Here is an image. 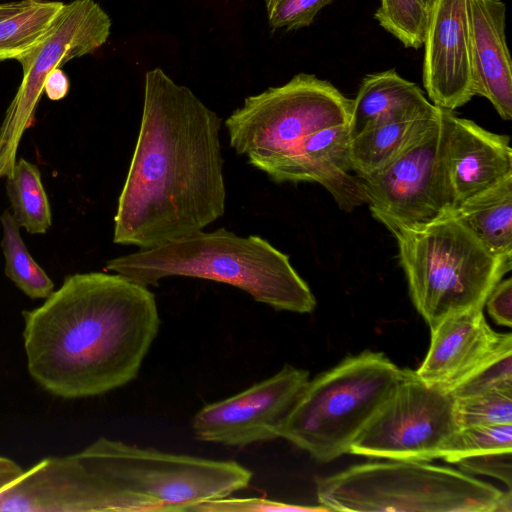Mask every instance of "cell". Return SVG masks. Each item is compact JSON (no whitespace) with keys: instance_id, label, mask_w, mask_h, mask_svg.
<instances>
[{"instance_id":"6da1fadb","label":"cell","mask_w":512,"mask_h":512,"mask_svg":"<svg viewBox=\"0 0 512 512\" xmlns=\"http://www.w3.org/2000/svg\"><path fill=\"white\" fill-rule=\"evenodd\" d=\"M221 124L163 70L146 73L140 128L114 217L115 244L154 248L223 216Z\"/></svg>"},{"instance_id":"7a4b0ae2","label":"cell","mask_w":512,"mask_h":512,"mask_svg":"<svg viewBox=\"0 0 512 512\" xmlns=\"http://www.w3.org/2000/svg\"><path fill=\"white\" fill-rule=\"evenodd\" d=\"M22 316L30 376L64 399L102 395L133 381L160 327L155 295L117 273L70 275Z\"/></svg>"},{"instance_id":"3957f363","label":"cell","mask_w":512,"mask_h":512,"mask_svg":"<svg viewBox=\"0 0 512 512\" xmlns=\"http://www.w3.org/2000/svg\"><path fill=\"white\" fill-rule=\"evenodd\" d=\"M253 473L214 460L100 437L83 450L46 457L0 491V511H191L246 488Z\"/></svg>"},{"instance_id":"277c9868","label":"cell","mask_w":512,"mask_h":512,"mask_svg":"<svg viewBox=\"0 0 512 512\" xmlns=\"http://www.w3.org/2000/svg\"><path fill=\"white\" fill-rule=\"evenodd\" d=\"M104 270L147 287L171 276L225 283L275 310L303 314L316 307L315 296L287 254L260 236L242 237L225 228L116 257Z\"/></svg>"},{"instance_id":"5b68a950","label":"cell","mask_w":512,"mask_h":512,"mask_svg":"<svg viewBox=\"0 0 512 512\" xmlns=\"http://www.w3.org/2000/svg\"><path fill=\"white\" fill-rule=\"evenodd\" d=\"M418 313L430 328L452 314L483 309L512 257L491 253L451 211L392 232Z\"/></svg>"},{"instance_id":"8992f818","label":"cell","mask_w":512,"mask_h":512,"mask_svg":"<svg viewBox=\"0 0 512 512\" xmlns=\"http://www.w3.org/2000/svg\"><path fill=\"white\" fill-rule=\"evenodd\" d=\"M317 500L327 511L511 512L501 491L463 471L421 461L351 466L321 478Z\"/></svg>"},{"instance_id":"52a82bcc","label":"cell","mask_w":512,"mask_h":512,"mask_svg":"<svg viewBox=\"0 0 512 512\" xmlns=\"http://www.w3.org/2000/svg\"><path fill=\"white\" fill-rule=\"evenodd\" d=\"M401 370L381 352L363 351L308 380L278 429L326 463L345 453L389 397Z\"/></svg>"},{"instance_id":"ba28073f","label":"cell","mask_w":512,"mask_h":512,"mask_svg":"<svg viewBox=\"0 0 512 512\" xmlns=\"http://www.w3.org/2000/svg\"><path fill=\"white\" fill-rule=\"evenodd\" d=\"M352 99L329 81L299 73L284 85L249 96L225 120L230 146L265 172L303 139L349 123Z\"/></svg>"},{"instance_id":"9c48e42d","label":"cell","mask_w":512,"mask_h":512,"mask_svg":"<svg viewBox=\"0 0 512 512\" xmlns=\"http://www.w3.org/2000/svg\"><path fill=\"white\" fill-rule=\"evenodd\" d=\"M452 396L402 369L393 391L351 445L349 453L386 460L439 459L457 431Z\"/></svg>"},{"instance_id":"30bf717a","label":"cell","mask_w":512,"mask_h":512,"mask_svg":"<svg viewBox=\"0 0 512 512\" xmlns=\"http://www.w3.org/2000/svg\"><path fill=\"white\" fill-rule=\"evenodd\" d=\"M111 19L94 0L65 3L42 40L17 59L21 83L0 127V178L11 177L24 132L35 124V112L44 93V82L56 68L95 52L110 35Z\"/></svg>"},{"instance_id":"8fae6325","label":"cell","mask_w":512,"mask_h":512,"mask_svg":"<svg viewBox=\"0 0 512 512\" xmlns=\"http://www.w3.org/2000/svg\"><path fill=\"white\" fill-rule=\"evenodd\" d=\"M441 110L385 165L359 177L373 217L392 233L449 211L439 171Z\"/></svg>"},{"instance_id":"7c38bea8","label":"cell","mask_w":512,"mask_h":512,"mask_svg":"<svg viewBox=\"0 0 512 512\" xmlns=\"http://www.w3.org/2000/svg\"><path fill=\"white\" fill-rule=\"evenodd\" d=\"M309 380V373L284 365L249 388L203 406L194 416L195 437L243 447L278 438V429Z\"/></svg>"},{"instance_id":"4fadbf2b","label":"cell","mask_w":512,"mask_h":512,"mask_svg":"<svg viewBox=\"0 0 512 512\" xmlns=\"http://www.w3.org/2000/svg\"><path fill=\"white\" fill-rule=\"evenodd\" d=\"M439 171L449 211L512 175L510 137L441 109Z\"/></svg>"},{"instance_id":"5bb4252c","label":"cell","mask_w":512,"mask_h":512,"mask_svg":"<svg viewBox=\"0 0 512 512\" xmlns=\"http://www.w3.org/2000/svg\"><path fill=\"white\" fill-rule=\"evenodd\" d=\"M423 84L436 107L454 111L474 95L468 0H434L424 38Z\"/></svg>"},{"instance_id":"9a60e30c","label":"cell","mask_w":512,"mask_h":512,"mask_svg":"<svg viewBox=\"0 0 512 512\" xmlns=\"http://www.w3.org/2000/svg\"><path fill=\"white\" fill-rule=\"evenodd\" d=\"M430 345L415 371L428 385L450 392L476 371L512 351L511 333H498L483 309L447 316L430 328Z\"/></svg>"},{"instance_id":"2e32d148","label":"cell","mask_w":512,"mask_h":512,"mask_svg":"<svg viewBox=\"0 0 512 512\" xmlns=\"http://www.w3.org/2000/svg\"><path fill=\"white\" fill-rule=\"evenodd\" d=\"M349 123L318 130L264 173L274 182H316L334 198L338 207L351 212L368 203L360 178L350 160Z\"/></svg>"},{"instance_id":"e0dca14e","label":"cell","mask_w":512,"mask_h":512,"mask_svg":"<svg viewBox=\"0 0 512 512\" xmlns=\"http://www.w3.org/2000/svg\"><path fill=\"white\" fill-rule=\"evenodd\" d=\"M474 95L486 98L504 120L512 119V61L506 41V4L468 0Z\"/></svg>"},{"instance_id":"ac0fdd59","label":"cell","mask_w":512,"mask_h":512,"mask_svg":"<svg viewBox=\"0 0 512 512\" xmlns=\"http://www.w3.org/2000/svg\"><path fill=\"white\" fill-rule=\"evenodd\" d=\"M438 110L415 83L401 77L396 70L368 74L352 99L350 135L353 138L383 122L424 117Z\"/></svg>"},{"instance_id":"d6986e66","label":"cell","mask_w":512,"mask_h":512,"mask_svg":"<svg viewBox=\"0 0 512 512\" xmlns=\"http://www.w3.org/2000/svg\"><path fill=\"white\" fill-rule=\"evenodd\" d=\"M451 212L491 253L512 257V175Z\"/></svg>"},{"instance_id":"ffe728a7","label":"cell","mask_w":512,"mask_h":512,"mask_svg":"<svg viewBox=\"0 0 512 512\" xmlns=\"http://www.w3.org/2000/svg\"><path fill=\"white\" fill-rule=\"evenodd\" d=\"M440 110L424 117L383 122L351 138L350 160L353 172L362 177L381 168Z\"/></svg>"},{"instance_id":"44dd1931","label":"cell","mask_w":512,"mask_h":512,"mask_svg":"<svg viewBox=\"0 0 512 512\" xmlns=\"http://www.w3.org/2000/svg\"><path fill=\"white\" fill-rule=\"evenodd\" d=\"M6 190L19 227L31 234H43L50 228V204L36 165L19 158L7 178Z\"/></svg>"},{"instance_id":"7402d4cb","label":"cell","mask_w":512,"mask_h":512,"mask_svg":"<svg viewBox=\"0 0 512 512\" xmlns=\"http://www.w3.org/2000/svg\"><path fill=\"white\" fill-rule=\"evenodd\" d=\"M65 3L32 0L18 13L0 21V62L15 59L35 47L52 28Z\"/></svg>"},{"instance_id":"603a6c76","label":"cell","mask_w":512,"mask_h":512,"mask_svg":"<svg viewBox=\"0 0 512 512\" xmlns=\"http://www.w3.org/2000/svg\"><path fill=\"white\" fill-rule=\"evenodd\" d=\"M0 221L6 276L28 297L46 299L54 291L53 281L30 255L12 213L4 211Z\"/></svg>"},{"instance_id":"cb8c5ba5","label":"cell","mask_w":512,"mask_h":512,"mask_svg":"<svg viewBox=\"0 0 512 512\" xmlns=\"http://www.w3.org/2000/svg\"><path fill=\"white\" fill-rule=\"evenodd\" d=\"M429 11L422 0H380L374 13L378 24L405 47L423 46Z\"/></svg>"},{"instance_id":"d4e9b609","label":"cell","mask_w":512,"mask_h":512,"mask_svg":"<svg viewBox=\"0 0 512 512\" xmlns=\"http://www.w3.org/2000/svg\"><path fill=\"white\" fill-rule=\"evenodd\" d=\"M512 451V423L460 427L445 445L441 458L460 459L495 452Z\"/></svg>"},{"instance_id":"484cf974","label":"cell","mask_w":512,"mask_h":512,"mask_svg":"<svg viewBox=\"0 0 512 512\" xmlns=\"http://www.w3.org/2000/svg\"><path fill=\"white\" fill-rule=\"evenodd\" d=\"M458 427L512 423V389L454 400Z\"/></svg>"},{"instance_id":"4316f807","label":"cell","mask_w":512,"mask_h":512,"mask_svg":"<svg viewBox=\"0 0 512 512\" xmlns=\"http://www.w3.org/2000/svg\"><path fill=\"white\" fill-rule=\"evenodd\" d=\"M512 389V351L488 363L449 392L454 400Z\"/></svg>"},{"instance_id":"83f0119b","label":"cell","mask_w":512,"mask_h":512,"mask_svg":"<svg viewBox=\"0 0 512 512\" xmlns=\"http://www.w3.org/2000/svg\"><path fill=\"white\" fill-rule=\"evenodd\" d=\"M273 29L297 30L311 25L317 14L333 0H264Z\"/></svg>"},{"instance_id":"f1b7e54d","label":"cell","mask_w":512,"mask_h":512,"mask_svg":"<svg viewBox=\"0 0 512 512\" xmlns=\"http://www.w3.org/2000/svg\"><path fill=\"white\" fill-rule=\"evenodd\" d=\"M327 511L324 507H305L273 501L261 497L240 498L231 495L206 501L195 506L191 512H270V511Z\"/></svg>"},{"instance_id":"f546056e","label":"cell","mask_w":512,"mask_h":512,"mask_svg":"<svg viewBox=\"0 0 512 512\" xmlns=\"http://www.w3.org/2000/svg\"><path fill=\"white\" fill-rule=\"evenodd\" d=\"M455 464L467 474L496 478L511 489L512 451L481 454L460 459Z\"/></svg>"},{"instance_id":"4dcf8cb0","label":"cell","mask_w":512,"mask_h":512,"mask_svg":"<svg viewBox=\"0 0 512 512\" xmlns=\"http://www.w3.org/2000/svg\"><path fill=\"white\" fill-rule=\"evenodd\" d=\"M485 305L490 317L499 325L512 326V279L500 280L488 295Z\"/></svg>"},{"instance_id":"1f68e13d","label":"cell","mask_w":512,"mask_h":512,"mask_svg":"<svg viewBox=\"0 0 512 512\" xmlns=\"http://www.w3.org/2000/svg\"><path fill=\"white\" fill-rule=\"evenodd\" d=\"M70 87V81L61 68H56L49 73L44 82V93L52 101L63 99Z\"/></svg>"},{"instance_id":"d6a6232c","label":"cell","mask_w":512,"mask_h":512,"mask_svg":"<svg viewBox=\"0 0 512 512\" xmlns=\"http://www.w3.org/2000/svg\"><path fill=\"white\" fill-rule=\"evenodd\" d=\"M24 471L14 460L0 455V490L16 481Z\"/></svg>"},{"instance_id":"836d02e7","label":"cell","mask_w":512,"mask_h":512,"mask_svg":"<svg viewBox=\"0 0 512 512\" xmlns=\"http://www.w3.org/2000/svg\"><path fill=\"white\" fill-rule=\"evenodd\" d=\"M32 0H16V1H10L0 4V21L10 17L22 9H24L26 6H28Z\"/></svg>"},{"instance_id":"e575fe53","label":"cell","mask_w":512,"mask_h":512,"mask_svg":"<svg viewBox=\"0 0 512 512\" xmlns=\"http://www.w3.org/2000/svg\"><path fill=\"white\" fill-rule=\"evenodd\" d=\"M433 1H434V0H422V2L424 3V5H425V7H426V9H427L428 11L430 10V8H431V6H432Z\"/></svg>"}]
</instances>
